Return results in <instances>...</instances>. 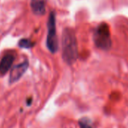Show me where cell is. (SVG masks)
Listing matches in <instances>:
<instances>
[{
  "instance_id": "4",
  "label": "cell",
  "mask_w": 128,
  "mask_h": 128,
  "mask_svg": "<svg viewBox=\"0 0 128 128\" xmlns=\"http://www.w3.org/2000/svg\"><path fill=\"white\" fill-rule=\"evenodd\" d=\"M28 66H29V62L27 60L24 61L23 62L13 66V68L11 70L10 76H9L10 84L18 82L25 73V72L28 69Z\"/></svg>"
},
{
  "instance_id": "6",
  "label": "cell",
  "mask_w": 128,
  "mask_h": 128,
  "mask_svg": "<svg viewBox=\"0 0 128 128\" xmlns=\"http://www.w3.org/2000/svg\"><path fill=\"white\" fill-rule=\"evenodd\" d=\"M30 7L32 12L36 15H43L46 12V1L45 0H31Z\"/></svg>"
},
{
  "instance_id": "7",
  "label": "cell",
  "mask_w": 128,
  "mask_h": 128,
  "mask_svg": "<svg viewBox=\"0 0 128 128\" xmlns=\"http://www.w3.org/2000/svg\"><path fill=\"white\" fill-rule=\"evenodd\" d=\"M18 45L22 48H31L34 45V43H32L30 39L23 38L19 42Z\"/></svg>"
},
{
  "instance_id": "1",
  "label": "cell",
  "mask_w": 128,
  "mask_h": 128,
  "mask_svg": "<svg viewBox=\"0 0 128 128\" xmlns=\"http://www.w3.org/2000/svg\"><path fill=\"white\" fill-rule=\"evenodd\" d=\"M62 57L69 65L73 64L78 58V45L74 31L66 28L62 36Z\"/></svg>"
},
{
  "instance_id": "5",
  "label": "cell",
  "mask_w": 128,
  "mask_h": 128,
  "mask_svg": "<svg viewBox=\"0 0 128 128\" xmlns=\"http://www.w3.org/2000/svg\"><path fill=\"white\" fill-rule=\"evenodd\" d=\"M15 55L12 54H6L0 61V73L5 74L12 67L13 62L14 61Z\"/></svg>"
},
{
  "instance_id": "8",
  "label": "cell",
  "mask_w": 128,
  "mask_h": 128,
  "mask_svg": "<svg viewBox=\"0 0 128 128\" xmlns=\"http://www.w3.org/2000/svg\"><path fill=\"white\" fill-rule=\"evenodd\" d=\"M79 125H80V128H93L91 126L90 121L87 118H83L80 120Z\"/></svg>"
},
{
  "instance_id": "2",
  "label": "cell",
  "mask_w": 128,
  "mask_h": 128,
  "mask_svg": "<svg viewBox=\"0 0 128 128\" xmlns=\"http://www.w3.org/2000/svg\"><path fill=\"white\" fill-rule=\"evenodd\" d=\"M94 41L96 46L102 50H108L112 46L109 26L106 23L100 24L95 30Z\"/></svg>"
},
{
  "instance_id": "3",
  "label": "cell",
  "mask_w": 128,
  "mask_h": 128,
  "mask_svg": "<svg viewBox=\"0 0 128 128\" xmlns=\"http://www.w3.org/2000/svg\"><path fill=\"white\" fill-rule=\"evenodd\" d=\"M47 47L51 53H56L58 50V39L56 31V17L54 12H51L48 20Z\"/></svg>"
}]
</instances>
